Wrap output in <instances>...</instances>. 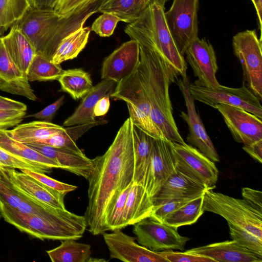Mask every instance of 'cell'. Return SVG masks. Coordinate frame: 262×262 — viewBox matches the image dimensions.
I'll return each instance as SVG.
<instances>
[{
    "label": "cell",
    "instance_id": "34",
    "mask_svg": "<svg viewBox=\"0 0 262 262\" xmlns=\"http://www.w3.org/2000/svg\"><path fill=\"white\" fill-rule=\"evenodd\" d=\"M90 245L72 239L61 241L55 248L47 251L53 262H88L91 255Z\"/></svg>",
    "mask_w": 262,
    "mask_h": 262
},
{
    "label": "cell",
    "instance_id": "19",
    "mask_svg": "<svg viewBox=\"0 0 262 262\" xmlns=\"http://www.w3.org/2000/svg\"><path fill=\"white\" fill-rule=\"evenodd\" d=\"M4 176L17 190L51 207L65 209L63 194L50 188L21 171L7 168Z\"/></svg>",
    "mask_w": 262,
    "mask_h": 262
},
{
    "label": "cell",
    "instance_id": "7",
    "mask_svg": "<svg viewBox=\"0 0 262 262\" xmlns=\"http://www.w3.org/2000/svg\"><path fill=\"white\" fill-rule=\"evenodd\" d=\"M110 97L126 102L133 125L153 138L165 139L151 119L150 103L137 68L117 83Z\"/></svg>",
    "mask_w": 262,
    "mask_h": 262
},
{
    "label": "cell",
    "instance_id": "1",
    "mask_svg": "<svg viewBox=\"0 0 262 262\" xmlns=\"http://www.w3.org/2000/svg\"><path fill=\"white\" fill-rule=\"evenodd\" d=\"M93 161L94 168L87 179L89 202L84 216L89 231L97 235L107 231V214L120 194L134 182L135 155L129 117L106 152Z\"/></svg>",
    "mask_w": 262,
    "mask_h": 262
},
{
    "label": "cell",
    "instance_id": "22",
    "mask_svg": "<svg viewBox=\"0 0 262 262\" xmlns=\"http://www.w3.org/2000/svg\"><path fill=\"white\" fill-rule=\"evenodd\" d=\"M208 189L204 184L176 169L151 199L154 206L172 199L200 195Z\"/></svg>",
    "mask_w": 262,
    "mask_h": 262
},
{
    "label": "cell",
    "instance_id": "29",
    "mask_svg": "<svg viewBox=\"0 0 262 262\" xmlns=\"http://www.w3.org/2000/svg\"><path fill=\"white\" fill-rule=\"evenodd\" d=\"M0 147L11 154L44 168L62 169L61 166L53 160L31 148L25 143L12 138L7 129L0 130Z\"/></svg>",
    "mask_w": 262,
    "mask_h": 262
},
{
    "label": "cell",
    "instance_id": "2",
    "mask_svg": "<svg viewBox=\"0 0 262 262\" xmlns=\"http://www.w3.org/2000/svg\"><path fill=\"white\" fill-rule=\"evenodd\" d=\"M140 62L137 70L149 100L151 119L164 137L184 144L173 117L169 89L177 77L170 66L148 42L137 39Z\"/></svg>",
    "mask_w": 262,
    "mask_h": 262
},
{
    "label": "cell",
    "instance_id": "15",
    "mask_svg": "<svg viewBox=\"0 0 262 262\" xmlns=\"http://www.w3.org/2000/svg\"><path fill=\"white\" fill-rule=\"evenodd\" d=\"M185 54L194 76L198 77L193 84L210 89L221 85L216 78L218 66L214 50L205 38H198L193 41Z\"/></svg>",
    "mask_w": 262,
    "mask_h": 262
},
{
    "label": "cell",
    "instance_id": "52",
    "mask_svg": "<svg viewBox=\"0 0 262 262\" xmlns=\"http://www.w3.org/2000/svg\"><path fill=\"white\" fill-rule=\"evenodd\" d=\"M110 106V96H105L102 97L98 101L94 107V114L95 117H100L105 115L109 110Z\"/></svg>",
    "mask_w": 262,
    "mask_h": 262
},
{
    "label": "cell",
    "instance_id": "46",
    "mask_svg": "<svg viewBox=\"0 0 262 262\" xmlns=\"http://www.w3.org/2000/svg\"><path fill=\"white\" fill-rule=\"evenodd\" d=\"M96 1L97 0H58L53 10L60 16H68Z\"/></svg>",
    "mask_w": 262,
    "mask_h": 262
},
{
    "label": "cell",
    "instance_id": "40",
    "mask_svg": "<svg viewBox=\"0 0 262 262\" xmlns=\"http://www.w3.org/2000/svg\"><path fill=\"white\" fill-rule=\"evenodd\" d=\"M132 185L124 189L120 194L107 214L105 219L106 231H114L118 229H122L126 227L124 218V208Z\"/></svg>",
    "mask_w": 262,
    "mask_h": 262
},
{
    "label": "cell",
    "instance_id": "35",
    "mask_svg": "<svg viewBox=\"0 0 262 262\" xmlns=\"http://www.w3.org/2000/svg\"><path fill=\"white\" fill-rule=\"evenodd\" d=\"M58 80L61 90L74 100L83 98L93 86L90 74L79 68L63 70Z\"/></svg>",
    "mask_w": 262,
    "mask_h": 262
},
{
    "label": "cell",
    "instance_id": "27",
    "mask_svg": "<svg viewBox=\"0 0 262 262\" xmlns=\"http://www.w3.org/2000/svg\"><path fill=\"white\" fill-rule=\"evenodd\" d=\"M154 204L144 187L133 182L129 191L124 208V218L126 226L149 218Z\"/></svg>",
    "mask_w": 262,
    "mask_h": 262
},
{
    "label": "cell",
    "instance_id": "51",
    "mask_svg": "<svg viewBox=\"0 0 262 262\" xmlns=\"http://www.w3.org/2000/svg\"><path fill=\"white\" fill-rule=\"evenodd\" d=\"M243 149L254 160L262 163V139L251 144L244 145Z\"/></svg>",
    "mask_w": 262,
    "mask_h": 262
},
{
    "label": "cell",
    "instance_id": "57",
    "mask_svg": "<svg viewBox=\"0 0 262 262\" xmlns=\"http://www.w3.org/2000/svg\"><path fill=\"white\" fill-rule=\"evenodd\" d=\"M160 5L164 7L165 4L170 0H154Z\"/></svg>",
    "mask_w": 262,
    "mask_h": 262
},
{
    "label": "cell",
    "instance_id": "16",
    "mask_svg": "<svg viewBox=\"0 0 262 262\" xmlns=\"http://www.w3.org/2000/svg\"><path fill=\"white\" fill-rule=\"evenodd\" d=\"M221 114L234 140L244 145L262 139L261 119L252 113L235 106L219 104Z\"/></svg>",
    "mask_w": 262,
    "mask_h": 262
},
{
    "label": "cell",
    "instance_id": "41",
    "mask_svg": "<svg viewBox=\"0 0 262 262\" xmlns=\"http://www.w3.org/2000/svg\"><path fill=\"white\" fill-rule=\"evenodd\" d=\"M201 195L189 198L172 199L154 206L149 218L163 223V220L168 214Z\"/></svg>",
    "mask_w": 262,
    "mask_h": 262
},
{
    "label": "cell",
    "instance_id": "23",
    "mask_svg": "<svg viewBox=\"0 0 262 262\" xmlns=\"http://www.w3.org/2000/svg\"><path fill=\"white\" fill-rule=\"evenodd\" d=\"M186 252L205 256L214 261L261 262L262 258L242 246L235 241H227L203 246Z\"/></svg>",
    "mask_w": 262,
    "mask_h": 262
},
{
    "label": "cell",
    "instance_id": "20",
    "mask_svg": "<svg viewBox=\"0 0 262 262\" xmlns=\"http://www.w3.org/2000/svg\"><path fill=\"white\" fill-rule=\"evenodd\" d=\"M0 90L35 101L37 97L27 77L14 63L0 37Z\"/></svg>",
    "mask_w": 262,
    "mask_h": 262
},
{
    "label": "cell",
    "instance_id": "6",
    "mask_svg": "<svg viewBox=\"0 0 262 262\" xmlns=\"http://www.w3.org/2000/svg\"><path fill=\"white\" fill-rule=\"evenodd\" d=\"M203 209L224 217L227 223L262 238V212L244 199L207 190L204 194Z\"/></svg>",
    "mask_w": 262,
    "mask_h": 262
},
{
    "label": "cell",
    "instance_id": "50",
    "mask_svg": "<svg viewBox=\"0 0 262 262\" xmlns=\"http://www.w3.org/2000/svg\"><path fill=\"white\" fill-rule=\"evenodd\" d=\"M27 109L25 103L0 95V110L26 111Z\"/></svg>",
    "mask_w": 262,
    "mask_h": 262
},
{
    "label": "cell",
    "instance_id": "36",
    "mask_svg": "<svg viewBox=\"0 0 262 262\" xmlns=\"http://www.w3.org/2000/svg\"><path fill=\"white\" fill-rule=\"evenodd\" d=\"M204 194L168 214L163 223L178 228L195 223L204 212L203 209Z\"/></svg>",
    "mask_w": 262,
    "mask_h": 262
},
{
    "label": "cell",
    "instance_id": "26",
    "mask_svg": "<svg viewBox=\"0 0 262 262\" xmlns=\"http://www.w3.org/2000/svg\"><path fill=\"white\" fill-rule=\"evenodd\" d=\"M1 38L10 57L27 77L29 67L36 55L32 43L15 24L11 27L9 32Z\"/></svg>",
    "mask_w": 262,
    "mask_h": 262
},
{
    "label": "cell",
    "instance_id": "9",
    "mask_svg": "<svg viewBox=\"0 0 262 262\" xmlns=\"http://www.w3.org/2000/svg\"><path fill=\"white\" fill-rule=\"evenodd\" d=\"M199 0H173L164 12L165 21L180 53L184 56L189 46L198 38Z\"/></svg>",
    "mask_w": 262,
    "mask_h": 262
},
{
    "label": "cell",
    "instance_id": "44",
    "mask_svg": "<svg viewBox=\"0 0 262 262\" xmlns=\"http://www.w3.org/2000/svg\"><path fill=\"white\" fill-rule=\"evenodd\" d=\"M20 171L33 177L41 184L65 195L69 192L77 188L76 186L63 183L50 178L45 173L36 172L29 169H21Z\"/></svg>",
    "mask_w": 262,
    "mask_h": 262
},
{
    "label": "cell",
    "instance_id": "31",
    "mask_svg": "<svg viewBox=\"0 0 262 262\" xmlns=\"http://www.w3.org/2000/svg\"><path fill=\"white\" fill-rule=\"evenodd\" d=\"M133 138L135 155L133 181L143 185L150 156L153 138L133 124Z\"/></svg>",
    "mask_w": 262,
    "mask_h": 262
},
{
    "label": "cell",
    "instance_id": "45",
    "mask_svg": "<svg viewBox=\"0 0 262 262\" xmlns=\"http://www.w3.org/2000/svg\"><path fill=\"white\" fill-rule=\"evenodd\" d=\"M168 262H213V259L205 256L194 254L187 252H174L172 250L159 251Z\"/></svg>",
    "mask_w": 262,
    "mask_h": 262
},
{
    "label": "cell",
    "instance_id": "56",
    "mask_svg": "<svg viewBox=\"0 0 262 262\" xmlns=\"http://www.w3.org/2000/svg\"><path fill=\"white\" fill-rule=\"evenodd\" d=\"M106 260L104 259H100L99 258H92L90 257L88 262H99V261H105Z\"/></svg>",
    "mask_w": 262,
    "mask_h": 262
},
{
    "label": "cell",
    "instance_id": "47",
    "mask_svg": "<svg viewBox=\"0 0 262 262\" xmlns=\"http://www.w3.org/2000/svg\"><path fill=\"white\" fill-rule=\"evenodd\" d=\"M26 111L0 110V130H6L20 124Z\"/></svg>",
    "mask_w": 262,
    "mask_h": 262
},
{
    "label": "cell",
    "instance_id": "38",
    "mask_svg": "<svg viewBox=\"0 0 262 262\" xmlns=\"http://www.w3.org/2000/svg\"><path fill=\"white\" fill-rule=\"evenodd\" d=\"M29 8V0H0V34L19 20Z\"/></svg>",
    "mask_w": 262,
    "mask_h": 262
},
{
    "label": "cell",
    "instance_id": "53",
    "mask_svg": "<svg viewBox=\"0 0 262 262\" xmlns=\"http://www.w3.org/2000/svg\"><path fill=\"white\" fill-rule=\"evenodd\" d=\"M58 0H29L30 7L39 9H54Z\"/></svg>",
    "mask_w": 262,
    "mask_h": 262
},
{
    "label": "cell",
    "instance_id": "24",
    "mask_svg": "<svg viewBox=\"0 0 262 262\" xmlns=\"http://www.w3.org/2000/svg\"><path fill=\"white\" fill-rule=\"evenodd\" d=\"M0 204L23 213L44 217L51 216L55 210V208L40 203L17 190L4 176L0 180Z\"/></svg>",
    "mask_w": 262,
    "mask_h": 262
},
{
    "label": "cell",
    "instance_id": "14",
    "mask_svg": "<svg viewBox=\"0 0 262 262\" xmlns=\"http://www.w3.org/2000/svg\"><path fill=\"white\" fill-rule=\"evenodd\" d=\"M177 81L185 101L187 113L183 111L180 117L187 123L189 133L186 140L213 162H220V157L208 135L201 119L197 113L194 99L189 91V80L187 75L182 76Z\"/></svg>",
    "mask_w": 262,
    "mask_h": 262
},
{
    "label": "cell",
    "instance_id": "21",
    "mask_svg": "<svg viewBox=\"0 0 262 262\" xmlns=\"http://www.w3.org/2000/svg\"><path fill=\"white\" fill-rule=\"evenodd\" d=\"M31 148L59 164L62 169L88 179L94 168L93 159L84 154L44 144L27 143Z\"/></svg>",
    "mask_w": 262,
    "mask_h": 262
},
{
    "label": "cell",
    "instance_id": "13",
    "mask_svg": "<svg viewBox=\"0 0 262 262\" xmlns=\"http://www.w3.org/2000/svg\"><path fill=\"white\" fill-rule=\"evenodd\" d=\"M176 170V161L172 142L166 139L153 138L143 184L150 198L157 193Z\"/></svg>",
    "mask_w": 262,
    "mask_h": 262
},
{
    "label": "cell",
    "instance_id": "37",
    "mask_svg": "<svg viewBox=\"0 0 262 262\" xmlns=\"http://www.w3.org/2000/svg\"><path fill=\"white\" fill-rule=\"evenodd\" d=\"M63 72L59 64L36 54L29 67L27 77L29 82L52 81L58 80Z\"/></svg>",
    "mask_w": 262,
    "mask_h": 262
},
{
    "label": "cell",
    "instance_id": "54",
    "mask_svg": "<svg viewBox=\"0 0 262 262\" xmlns=\"http://www.w3.org/2000/svg\"><path fill=\"white\" fill-rule=\"evenodd\" d=\"M256 11L259 29L261 31L262 0H251Z\"/></svg>",
    "mask_w": 262,
    "mask_h": 262
},
{
    "label": "cell",
    "instance_id": "39",
    "mask_svg": "<svg viewBox=\"0 0 262 262\" xmlns=\"http://www.w3.org/2000/svg\"><path fill=\"white\" fill-rule=\"evenodd\" d=\"M228 225L232 239L262 258V238L232 224Z\"/></svg>",
    "mask_w": 262,
    "mask_h": 262
},
{
    "label": "cell",
    "instance_id": "5",
    "mask_svg": "<svg viewBox=\"0 0 262 262\" xmlns=\"http://www.w3.org/2000/svg\"><path fill=\"white\" fill-rule=\"evenodd\" d=\"M0 215L20 231L42 240H77L82 237L87 227L85 216L74 213L63 218L43 217L23 213L0 204Z\"/></svg>",
    "mask_w": 262,
    "mask_h": 262
},
{
    "label": "cell",
    "instance_id": "4",
    "mask_svg": "<svg viewBox=\"0 0 262 262\" xmlns=\"http://www.w3.org/2000/svg\"><path fill=\"white\" fill-rule=\"evenodd\" d=\"M164 7L151 0L136 21L127 25L125 32L132 39L150 43L170 66L177 77L186 74L187 63L179 52L167 26Z\"/></svg>",
    "mask_w": 262,
    "mask_h": 262
},
{
    "label": "cell",
    "instance_id": "55",
    "mask_svg": "<svg viewBox=\"0 0 262 262\" xmlns=\"http://www.w3.org/2000/svg\"><path fill=\"white\" fill-rule=\"evenodd\" d=\"M7 168L0 163V180L2 179L4 174L5 173Z\"/></svg>",
    "mask_w": 262,
    "mask_h": 262
},
{
    "label": "cell",
    "instance_id": "3",
    "mask_svg": "<svg viewBox=\"0 0 262 262\" xmlns=\"http://www.w3.org/2000/svg\"><path fill=\"white\" fill-rule=\"evenodd\" d=\"M100 0L68 16H60L53 9L30 7L14 24L33 46L36 54L51 60L60 41L69 34L83 27L97 13Z\"/></svg>",
    "mask_w": 262,
    "mask_h": 262
},
{
    "label": "cell",
    "instance_id": "28",
    "mask_svg": "<svg viewBox=\"0 0 262 262\" xmlns=\"http://www.w3.org/2000/svg\"><path fill=\"white\" fill-rule=\"evenodd\" d=\"M65 130V128L51 122L34 121L19 124L12 129H7V132L12 138L20 142L40 144L43 140Z\"/></svg>",
    "mask_w": 262,
    "mask_h": 262
},
{
    "label": "cell",
    "instance_id": "48",
    "mask_svg": "<svg viewBox=\"0 0 262 262\" xmlns=\"http://www.w3.org/2000/svg\"><path fill=\"white\" fill-rule=\"evenodd\" d=\"M64 96H61L54 102L49 104L40 111L28 117H31L44 121L51 122L56 112L59 109L64 102Z\"/></svg>",
    "mask_w": 262,
    "mask_h": 262
},
{
    "label": "cell",
    "instance_id": "25",
    "mask_svg": "<svg viewBox=\"0 0 262 262\" xmlns=\"http://www.w3.org/2000/svg\"><path fill=\"white\" fill-rule=\"evenodd\" d=\"M117 82L111 80L102 79L83 97L74 113L63 122L64 126H72L95 122L94 107L102 97L111 96L116 86Z\"/></svg>",
    "mask_w": 262,
    "mask_h": 262
},
{
    "label": "cell",
    "instance_id": "30",
    "mask_svg": "<svg viewBox=\"0 0 262 262\" xmlns=\"http://www.w3.org/2000/svg\"><path fill=\"white\" fill-rule=\"evenodd\" d=\"M151 0H100L97 12L112 13L120 21L130 24L137 20Z\"/></svg>",
    "mask_w": 262,
    "mask_h": 262
},
{
    "label": "cell",
    "instance_id": "42",
    "mask_svg": "<svg viewBox=\"0 0 262 262\" xmlns=\"http://www.w3.org/2000/svg\"><path fill=\"white\" fill-rule=\"evenodd\" d=\"M0 163L7 168L19 170L26 169L43 173H50L51 171V169L36 165L11 154L1 147H0Z\"/></svg>",
    "mask_w": 262,
    "mask_h": 262
},
{
    "label": "cell",
    "instance_id": "49",
    "mask_svg": "<svg viewBox=\"0 0 262 262\" xmlns=\"http://www.w3.org/2000/svg\"><path fill=\"white\" fill-rule=\"evenodd\" d=\"M243 199L245 200L254 208L262 212L261 191L248 187L242 189Z\"/></svg>",
    "mask_w": 262,
    "mask_h": 262
},
{
    "label": "cell",
    "instance_id": "12",
    "mask_svg": "<svg viewBox=\"0 0 262 262\" xmlns=\"http://www.w3.org/2000/svg\"><path fill=\"white\" fill-rule=\"evenodd\" d=\"M176 169L205 185L209 189L215 187L219 170L214 162L200 151L186 143L172 142Z\"/></svg>",
    "mask_w": 262,
    "mask_h": 262
},
{
    "label": "cell",
    "instance_id": "17",
    "mask_svg": "<svg viewBox=\"0 0 262 262\" xmlns=\"http://www.w3.org/2000/svg\"><path fill=\"white\" fill-rule=\"evenodd\" d=\"M110 257L125 262H168L159 251H154L137 244L136 238L124 233L121 229L103 233Z\"/></svg>",
    "mask_w": 262,
    "mask_h": 262
},
{
    "label": "cell",
    "instance_id": "8",
    "mask_svg": "<svg viewBox=\"0 0 262 262\" xmlns=\"http://www.w3.org/2000/svg\"><path fill=\"white\" fill-rule=\"evenodd\" d=\"M235 56L242 65L243 83L260 101L262 100L261 40L254 30L235 34L232 40Z\"/></svg>",
    "mask_w": 262,
    "mask_h": 262
},
{
    "label": "cell",
    "instance_id": "11",
    "mask_svg": "<svg viewBox=\"0 0 262 262\" xmlns=\"http://www.w3.org/2000/svg\"><path fill=\"white\" fill-rule=\"evenodd\" d=\"M133 231L139 244L154 251H183L189 237L181 235L178 228L147 218L134 225Z\"/></svg>",
    "mask_w": 262,
    "mask_h": 262
},
{
    "label": "cell",
    "instance_id": "33",
    "mask_svg": "<svg viewBox=\"0 0 262 262\" xmlns=\"http://www.w3.org/2000/svg\"><path fill=\"white\" fill-rule=\"evenodd\" d=\"M107 123V120L100 119L92 123L72 126L66 128L64 132L43 140L40 144L63 148L79 154H84L76 144L77 139L91 128Z\"/></svg>",
    "mask_w": 262,
    "mask_h": 262
},
{
    "label": "cell",
    "instance_id": "10",
    "mask_svg": "<svg viewBox=\"0 0 262 262\" xmlns=\"http://www.w3.org/2000/svg\"><path fill=\"white\" fill-rule=\"evenodd\" d=\"M189 91L194 100L215 108L219 104L231 105L243 109L261 119L260 101L244 85L232 88L220 85L210 89L190 84Z\"/></svg>",
    "mask_w": 262,
    "mask_h": 262
},
{
    "label": "cell",
    "instance_id": "32",
    "mask_svg": "<svg viewBox=\"0 0 262 262\" xmlns=\"http://www.w3.org/2000/svg\"><path fill=\"white\" fill-rule=\"evenodd\" d=\"M89 27H81L61 40L51 61L59 64L76 58L85 47L91 31Z\"/></svg>",
    "mask_w": 262,
    "mask_h": 262
},
{
    "label": "cell",
    "instance_id": "43",
    "mask_svg": "<svg viewBox=\"0 0 262 262\" xmlns=\"http://www.w3.org/2000/svg\"><path fill=\"white\" fill-rule=\"evenodd\" d=\"M120 19L115 15L107 12L103 13L93 23L91 30L101 37L112 35Z\"/></svg>",
    "mask_w": 262,
    "mask_h": 262
},
{
    "label": "cell",
    "instance_id": "18",
    "mask_svg": "<svg viewBox=\"0 0 262 262\" xmlns=\"http://www.w3.org/2000/svg\"><path fill=\"white\" fill-rule=\"evenodd\" d=\"M139 62V44L130 39L105 58L101 68V79L117 83L134 71Z\"/></svg>",
    "mask_w": 262,
    "mask_h": 262
}]
</instances>
